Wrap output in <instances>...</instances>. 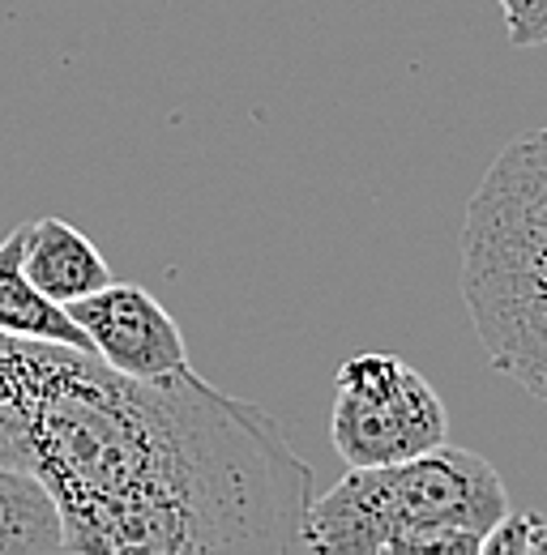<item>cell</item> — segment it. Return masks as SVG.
<instances>
[{"label": "cell", "mask_w": 547, "mask_h": 555, "mask_svg": "<svg viewBox=\"0 0 547 555\" xmlns=\"http://www.w3.org/2000/svg\"><path fill=\"white\" fill-rule=\"evenodd\" d=\"M0 462L48 487L73 555L308 552L313 466L193 367L141 380L0 334Z\"/></svg>", "instance_id": "obj_1"}, {"label": "cell", "mask_w": 547, "mask_h": 555, "mask_svg": "<svg viewBox=\"0 0 547 555\" xmlns=\"http://www.w3.org/2000/svg\"><path fill=\"white\" fill-rule=\"evenodd\" d=\"M462 299L492 367L547 402V129L509 141L462 222Z\"/></svg>", "instance_id": "obj_2"}, {"label": "cell", "mask_w": 547, "mask_h": 555, "mask_svg": "<svg viewBox=\"0 0 547 555\" xmlns=\"http://www.w3.org/2000/svg\"><path fill=\"white\" fill-rule=\"evenodd\" d=\"M505 513L496 466L445 440L394 466H346V479L308 504L304 543L321 555H479Z\"/></svg>", "instance_id": "obj_3"}, {"label": "cell", "mask_w": 547, "mask_h": 555, "mask_svg": "<svg viewBox=\"0 0 547 555\" xmlns=\"http://www.w3.org/2000/svg\"><path fill=\"white\" fill-rule=\"evenodd\" d=\"M449 440L441 393L390 350H359L334 376L330 444L346 466H394Z\"/></svg>", "instance_id": "obj_4"}, {"label": "cell", "mask_w": 547, "mask_h": 555, "mask_svg": "<svg viewBox=\"0 0 547 555\" xmlns=\"http://www.w3.org/2000/svg\"><path fill=\"white\" fill-rule=\"evenodd\" d=\"M68 317L90 338V350L125 376L158 380L193 367L185 334L171 321V312L133 282H107L103 291L73 299Z\"/></svg>", "instance_id": "obj_5"}, {"label": "cell", "mask_w": 547, "mask_h": 555, "mask_svg": "<svg viewBox=\"0 0 547 555\" xmlns=\"http://www.w3.org/2000/svg\"><path fill=\"white\" fill-rule=\"evenodd\" d=\"M22 270L61 308H68L73 299H86V295L103 291L107 282H116L107 261H103V253L77 227H68L65 218L26 222Z\"/></svg>", "instance_id": "obj_6"}, {"label": "cell", "mask_w": 547, "mask_h": 555, "mask_svg": "<svg viewBox=\"0 0 547 555\" xmlns=\"http://www.w3.org/2000/svg\"><path fill=\"white\" fill-rule=\"evenodd\" d=\"M22 244H26V227H17V231H9L0 240V334L90 350V338L68 317V308H61L56 299H48L26 278V270H22Z\"/></svg>", "instance_id": "obj_7"}, {"label": "cell", "mask_w": 547, "mask_h": 555, "mask_svg": "<svg viewBox=\"0 0 547 555\" xmlns=\"http://www.w3.org/2000/svg\"><path fill=\"white\" fill-rule=\"evenodd\" d=\"M65 552L61 508L35 475L0 462V555Z\"/></svg>", "instance_id": "obj_8"}, {"label": "cell", "mask_w": 547, "mask_h": 555, "mask_svg": "<svg viewBox=\"0 0 547 555\" xmlns=\"http://www.w3.org/2000/svg\"><path fill=\"white\" fill-rule=\"evenodd\" d=\"M479 555H547V517H539V513H505L487 530Z\"/></svg>", "instance_id": "obj_9"}, {"label": "cell", "mask_w": 547, "mask_h": 555, "mask_svg": "<svg viewBox=\"0 0 547 555\" xmlns=\"http://www.w3.org/2000/svg\"><path fill=\"white\" fill-rule=\"evenodd\" d=\"M505 13V35L513 48L547 43V0H496Z\"/></svg>", "instance_id": "obj_10"}]
</instances>
